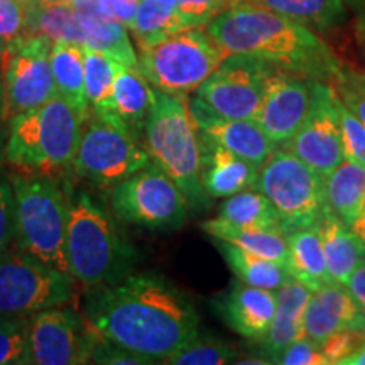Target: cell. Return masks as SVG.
<instances>
[{
    "label": "cell",
    "mask_w": 365,
    "mask_h": 365,
    "mask_svg": "<svg viewBox=\"0 0 365 365\" xmlns=\"http://www.w3.org/2000/svg\"><path fill=\"white\" fill-rule=\"evenodd\" d=\"M341 365H365V345L362 349H359L357 352L350 355V357L346 359Z\"/></svg>",
    "instance_id": "cell-49"
},
{
    "label": "cell",
    "mask_w": 365,
    "mask_h": 365,
    "mask_svg": "<svg viewBox=\"0 0 365 365\" xmlns=\"http://www.w3.org/2000/svg\"><path fill=\"white\" fill-rule=\"evenodd\" d=\"M355 38H357L359 48L362 49L365 56V12L360 14L357 17V22H355Z\"/></svg>",
    "instance_id": "cell-47"
},
{
    "label": "cell",
    "mask_w": 365,
    "mask_h": 365,
    "mask_svg": "<svg viewBox=\"0 0 365 365\" xmlns=\"http://www.w3.org/2000/svg\"><path fill=\"white\" fill-rule=\"evenodd\" d=\"M365 345V330H340L318 344L328 364H344L350 355Z\"/></svg>",
    "instance_id": "cell-40"
},
{
    "label": "cell",
    "mask_w": 365,
    "mask_h": 365,
    "mask_svg": "<svg viewBox=\"0 0 365 365\" xmlns=\"http://www.w3.org/2000/svg\"><path fill=\"white\" fill-rule=\"evenodd\" d=\"M83 309L100 335L153 364L200 331L193 301L159 272H132L117 284L86 287Z\"/></svg>",
    "instance_id": "cell-1"
},
{
    "label": "cell",
    "mask_w": 365,
    "mask_h": 365,
    "mask_svg": "<svg viewBox=\"0 0 365 365\" xmlns=\"http://www.w3.org/2000/svg\"><path fill=\"white\" fill-rule=\"evenodd\" d=\"M21 2H24V4H29V2H31V0H21Z\"/></svg>",
    "instance_id": "cell-55"
},
{
    "label": "cell",
    "mask_w": 365,
    "mask_h": 365,
    "mask_svg": "<svg viewBox=\"0 0 365 365\" xmlns=\"http://www.w3.org/2000/svg\"><path fill=\"white\" fill-rule=\"evenodd\" d=\"M207 33L228 54H252L312 80L331 83L341 66L312 27L250 2L218 14Z\"/></svg>",
    "instance_id": "cell-2"
},
{
    "label": "cell",
    "mask_w": 365,
    "mask_h": 365,
    "mask_svg": "<svg viewBox=\"0 0 365 365\" xmlns=\"http://www.w3.org/2000/svg\"><path fill=\"white\" fill-rule=\"evenodd\" d=\"M53 43L44 36H21L9 41L0 56L4 117L39 107L56 95L51 71Z\"/></svg>",
    "instance_id": "cell-12"
},
{
    "label": "cell",
    "mask_w": 365,
    "mask_h": 365,
    "mask_svg": "<svg viewBox=\"0 0 365 365\" xmlns=\"http://www.w3.org/2000/svg\"><path fill=\"white\" fill-rule=\"evenodd\" d=\"M223 2H225L228 7H232V6H235V4H239V2H242V0H223Z\"/></svg>",
    "instance_id": "cell-53"
},
{
    "label": "cell",
    "mask_w": 365,
    "mask_h": 365,
    "mask_svg": "<svg viewBox=\"0 0 365 365\" xmlns=\"http://www.w3.org/2000/svg\"><path fill=\"white\" fill-rule=\"evenodd\" d=\"M9 181L14 195L16 247L70 276L66 259V188L48 173H16Z\"/></svg>",
    "instance_id": "cell-5"
},
{
    "label": "cell",
    "mask_w": 365,
    "mask_h": 365,
    "mask_svg": "<svg viewBox=\"0 0 365 365\" xmlns=\"http://www.w3.org/2000/svg\"><path fill=\"white\" fill-rule=\"evenodd\" d=\"M6 46H7V41H4L2 38H0V56H2V53H4V49H6Z\"/></svg>",
    "instance_id": "cell-52"
},
{
    "label": "cell",
    "mask_w": 365,
    "mask_h": 365,
    "mask_svg": "<svg viewBox=\"0 0 365 365\" xmlns=\"http://www.w3.org/2000/svg\"><path fill=\"white\" fill-rule=\"evenodd\" d=\"M286 240L289 249V261L286 264V269L291 277L307 286L309 291L331 282L317 223L287 232Z\"/></svg>",
    "instance_id": "cell-27"
},
{
    "label": "cell",
    "mask_w": 365,
    "mask_h": 365,
    "mask_svg": "<svg viewBox=\"0 0 365 365\" xmlns=\"http://www.w3.org/2000/svg\"><path fill=\"white\" fill-rule=\"evenodd\" d=\"M323 254H325L328 276L331 282L346 286L352 272L365 262V249L357 235L339 217L325 207L317 222Z\"/></svg>",
    "instance_id": "cell-24"
},
{
    "label": "cell",
    "mask_w": 365,
    "mask_h": 365,
    "mask_svg": "<svg viewBox=\"0 0 365 365\" xmlns=\"http://www.w3.org/2000/svg\"><path fill=\"white\" fill-rule=\"evenodd\" d=\"M27 36V6L21 0H0V38L12 41Z\"/></svg>",
    "instance_id": "cell-42"
},
{
    "label": "cell",
    "mask_w": 365,
    "mask_h": 365,
    "mask_svg": "<svg viewBox=\"0 0 365 365\" xmlns=\"http://www.w3.org/2000/svg\"><path fill=\"white\" fill-rule=\"evenodd\" d=\"M202 228L215 240H223L237 247L247 250L264 259H271L286 266L289 261V249H287L286 234L281 230H267V228H244L228 225L212 218L202 223Z\"/></svg>",
    "instance_id": "cell-28"
},
{
    "label": "cell",
    "mask_w": 365,
    "mask_h": 365,
    "mask_svg": "<svg viewBox=\"0 0 365 365\" xmlns=\"http://www.w3.org/2000/svg\"><path fill=\"white\" fill-rule=\"evenodd\" d=\"M95 328L85 314L71 308H49L31 317V365H83L88 364L90 344Z\"/></svg>",
    "instance_id": "cell-15"
},
{
    "label": "cell",
    "mask_w": 365,
    "mask_h": 365,
    "mask_svg": "<svg viewBox=\"0 0 365 365\" xmlns=\"http://www.w3.org/2000/svg\"><path fill=\"white\" fill-rule=\"evenodd\" d=\"M336 97L355 113L365 127V70L340 66L331 81Z\"/></svg>",
    "instance_id": "cell-37"
},
{
    "label": "cell",
    "mask_w": 365,
    "mask_h": 365,
    "mask_svg": "<svg viewBox=\"0 0 365 365\" xmlns=\"http://www.w3.org/2000/svg\"><path fill=\"white\" fill-rule=\"evenodd\" d=\"M279 66L252 54H230L195 91L218 115L254 118Z\"/></svg>",
    "instance_id": "cell-13"
},
{
    "label": "cell",
    "mask_w": 365,
    "mask_h": 365,
    "mask_svg": "<svg viewBox=\"0 0 365 365\" xmlns=\"http://www.w3.org/2000/svg\"><path fill=\"white\" fill-rule=\"evenodd\" d=\"M31 318L0 319V365H31Z\"/></svg>",
    "instance_id": "cell-36"
},
{
    "label": "cell",
    "mask_w": 365,
    "mask_h": 365,
    "mask_svg": "<svg viewBox=\"0 0 365 365\" xmlns=\"http://www.w3.org/2000/svg\"><path fill=\"white\" fill-rule=\"evenodd\" d=\"M237 350L227 341L213 336L198 335L191 339L178 352L170 355L164 364L170 365H223L237 362Z\"/></svg>",
    "instance_id": "cell-35"
},
{
    "label": "cell",
    "mask_w": 365,
    "mask_h": 365,
    "mask_svg": "<svg viewBox=\"0 0 365 365\" xmlns=\"http://www.w3.org/2000/svg\"><path fill=\"white\" fill-rule=\"evenodd\" d=\"M284 148L325 178L345 159L339 97L327 81L313 80L308 112Z\"/></svg>",
    "instance_id": "cell-14"
},
{
    "label": "cell",
    "mask_w": 365,
    "mask_h": 365,
    "mask_svg": "<svg viewBox=\"0 0 365 365\" xmlns=\"http://www.w3.org/2000/svg\"><path fill=\"white\" fill-rule=\"evenodd\" d=\"M6 120L4 117V85H2V75H0V122Z\"/></svg>",
    "instance_id": "cell-51"
},
{
    "label": "cell",
    "mask_w": 365,
    "mask_h": 365,
    "mask_svg": "<svg viewBox=\"0 0 365 365\" xmlns=\"http://www.w3.org/2000/svg\"><path fill=\"white\" fill-rule=\"evenodd\" d=\"M345 287L352 294V298L359 304V308L365 313V262L355 269Z\"/></svg>",
    "instance_id": "cell-46"
},
{
    "label": "cell",
    "mask_w": 365,
    "mask_h": 365,
    "mask_svg": "<svg viewBox=\"0 0 365 365\" xmlns=\"http://www.w3.org/2000/svg\"><path fill=\"white\" fill-rule=\"evenodd\" d=\"M75 298L73 277L19 247L0 255V319L31 318Z\"/></svg>",
    "instance_id": "cell-8"
},
{
    "label": "cell",
    "mask_w": 365,
    "mask_h": 365,
    "mask_svg": "<svg viewBox=\"0 0 365 365\" xmlns=\"http://www.w3.org/2000/svg\"><path fill=\"white\" fill-rule=\"evenodd\" d=\"M85 54V91L86 100H88L90 112L98 108L105 100L110 95L113 81L118 70H120V63L112 59L107 54L95 51V49L83 46Z\"/></svg>",
    "instance_id": "cell-34"
},
{
    "label": "cell",
    "mask_w": 365,
    "mask_h": 365,
    "mask_svg": "<svg viewBox=\"0 0 365 365\" xmlns=\"http://www.w3.org/2000/svg\"><path fill=\"white\" fill-rule=\"evenodd\" d=\"M14 242V195L11 181L0 180V255Z\"/></svg>",
    "instance_id": "cell-44"
},
{
    "label": "cell",
    "mask_w": 365,
    "mask_h": 365,
    "mask_svg": "<svg viewBox=\"0 0 365 365\" xmlns=\"http://www.w3.org/2000/svg\"><path fill=\"white\" fill-rule=\"evenodd\" d=\"M150 163L145 145L120 122L90 112L71 170L98 188H113Z\"/></svg>",
    "instance_id": "cell-9"
},
{
    "label": "cell",
    "mask_w": 365,
    "mask_h": 365,
    "mask_svg": "<svg viewBox=\"0 0 365 365\" xmlns=\"http://www.w3.org/2000/svg\"><path fill=\"white\" fill-rule=\"evenodd\" d=\"M309 296L312 291L294 277H289L276 291V312L271 327L261 339L264 352L272 362H276L287 345L304 336V309Z\"/></svg>",
    "instance_id": "cell-23"
},
{
    "label": "cell",
    "mask_w": 365,
    "mask_h": 365,
    "mask_svg": "<svg viewBox=\"0 0 365 365\" xmlns=\"http://www.w3.org/2000/svg\"><path fill=\"white\" fill-rule=\"evenodd\" d=\"M202 150V185L210 198H228L255 188L259 170L245 159L198 134Z\"/></svg>",
    "instance_id": "cell-21"
},
{
    "label": "cell",
    "mask_w": 365,
    "mask_h": 365,
    "mask_svg": "<svg viewBox=\"0 0 365 365\" xmlns=\"http://www.w3.org/2000/svg\"><path fill=\"white\" fill-rule=\"evenodd\" d=\"M350 228H352L354 234L357 235V239L360 240V244H362L364 249H365V212L362 213V215H360L359 220L355 222Z\"/></svg>",
    "instance_id": "cell-48"
},
{
    "label": "cell",
    "mask_w": 365,
    "mask_h": 365,
    "mask_svg": "<svg viewBox=\"0 0 365 365\" xmlns=\"http://www.w3.org/2000/svg\"><path fill=\"white\" fill-rule=\"evenodd\" d=\"M68 193L66 259L73 281L85 287L117 284L134 272L137 252L105 212L85 190Z\"/></svg>",
    "instance_id": "cell-3"
},
{
    "label": "cell",
    "mask_w": 365,
    "mask_h": 365,
    "mask_svg": "<svg viewBox=\"0 0 365 365\" xmlns=\"http://www.w3.org/2000/svg\"><path fill=\"white\" fill-rule=\"evenodd\" d=\"M61 2H68V4H75V2H78V0H61Z\"/></svg>",
    "instance_id": "cell-54"
},
{
    "label": "cell",
    "mask_w": 365,
    "mask_h": 365,
    "mask_svg": "<svg viewBox=\"0 0 365 365\" xmlns=\"http://www.w3.org/2000/svg\"><path fill=\"white\" fill-rule=\"evenodd\" d=\"M110 207L120 222L150 230L182 227L190 210L180 186L153 161L113 186Z\"/></svg>",
    "instance_id": "cell-11"
},
{
    "label": "cell",
    "mask_w": 365,
    "mask_h": 365,
    "mask_svg": "<svg viewBox=\"0 0 365 365\" xmlns=\"http://www.w3.org/2000/svg\"><path fill=\"white\" fill-rule=\"evenodd\" d=\"M340 330H365V313L345 286L328 282L312 291L304 309V336L318 345Z\"/></svg>",
    "instance_id": "cell-18"
},
{
    "label": "cell",
    "mask_w": 365,
    "mask_h": 365,
    "mask_svg": "<svg viewBox=\"0 0 365 365\" xmlns=\"http://www.w3.org/2000/svg\"><path fill=\"white\" fill-rule=\"evenodd\" d=\"M100 7L105 12L115 17L118 22H122L127 29L132 31L135 24L137 9H139V0H98Z\"/></svg>",
    "instance_id": "cell-45"
},
{
    "label": "cell",
    "mask_w": 365,
    "mask_h": 365,
    "mask_svg": "<svg viewBox=\"0 0 365 365\" xmlns=\"http://www.w3.org/2000/svg\"><path fill=\"white\" fill-rule=\"evenodd\" d=\"M185 29L188 27L178 12L176 0H139L135 24L132 29L139 49L156 44Z\"/></svg>",
    "instance_id": "cell-31"
},
{
    "label": "cell",
    "mask_w": 365,
    "mask_h": 365,
    "mask_svg": "<svg viewBox=\"0 0 365 365\" xmlns=\"http://www.w3.org/2000/svg\"><path fill=\"white\" fill-rule=\"evenodd\" d=\"M217 218L234 227L267 228V230L284 232L271 202L261 191L254 188L228 196Z\"/></svg>",
    "instance_id": "cell-32"
},
{
    "label": "cell",
    "mask_w": 365,
    "mask_h": 365,
    "mask_svg": "<svg viewBox=\"0 0 365 365\" xmlns=\"http://www.w3.org/2000/svg\"><path fill=\"white\" fill-rule=\"evenodd\" d=\"M276 364L282 365H328L327 359L319 352L318 345L308 339L301 336L294 340L282 350L279 357L276 359Z\"/></svg>",
    "instance_id": "cell-43"
},
{
    "label": "cell",
    "mask_w": 365,
    "mask_h": 365,
    "mask_svg": "<svg viewBox=\"0 0 365 365\" xmlns=\"http://www.w3.org/2000/svg\"><path fill=\"white\" fill-rule=\"evenodd\" d=\"M27 6V36H44L51 43L83 44L75 6L61 0H31Z\"/></svg>",
    "instance_id": "cell-29"
},
{
    "label": "cell",
    "mask_w": 365,
    "mask_h": 365,
    "mask_svg": "<svg viewBox=\"0 0 365 365\" xmlns=\"http://www.w3.org/2000/svg\"><path fill=\"white\" fill-rule=\"evenodd\" d=\"M51 71L56 95L71 105V108L86 120L90 105L85 91V54L83 44L53 43Z\"/></svg>",
    "instance_id": "cell-26"
},
{
    "label": "cell",
    "mask_w": 365,
    "mask_h": 365,
    "mask_svg": "<svg viewBox=\"0 0 365 365\" xmlns=\"http://www.w3.org/2000/svg\"><path fill=\"white\" fill-rule=\"evenodd\" d=\"M325 207L345 225L352 227L365 212V170L352 159H344L323 178Z\"/></svg>",
    "instance_id": "cell-25"
},
{
    "label": "cell",
    "mask_w": 365,
    "mask_h": 365,
    "mask_svg": "<svg viewBox=\"0 0 365 365\" xmlns=\"http://www.w3.org/2000/svg\"><path fill=\"white\" fill-rule=\"evenodd\" d=\"M276 291L249 286L237 279L215 308L228 328L250 340H261L276 312Z\"/></svg>",
    "instance_id": "cell-19"
},
{
    "label": "cell",
    "mask_w": 365,
    "mask_h": 365,
    "mask_svg": "<svg viewBox=\"0 0 365 365\" xmlns=\"http://www.w3.org/2000/svg\"><path fill=\"white\" fill-rule=\"evenodd\" d=\"M312 78L277 68L269 78L255 120L276 145H286L308 112Z\"/></svg>",
    "instance_id": "cell-16"
},
{
    "label": "cell",
    "mask_w": 365,
    "mask_h": 365,
    "mask_svg": "<svg viewBox=\"0 0 365 365\" xmlns=\"http://www.w3.org/2000/svg\"><path fill=\"white\" fill-rule=\"evenodd\" d=\"M154 103V88L135 68L120 66L108 98L91 110L120 122L137 140L144 143V130Z\"/></svg>",
    "instance_id": "cell-20"
},
{
    "label": "cell",
    "mask_w": 365,
    "mask_h": 365,
    "mask_svg": "<svg viewBox=\"0 0 365 365\" xmlns=\"http://www.w3.org/2000/svg\"><path fill=\"white\" fill-rule=\"evenodd\" d=\"M217 247L237 279L245 284L277 291L291 277L286 266L271 259H264L223 240H217Z\"/></svg>",
    "instance_id": "cell-30"
},
{
    "label": "cell",
    "mask_w": 365,
    "mask_h": 365,
    "mask_svg": "<svg viewBox=\"0 0 365 365\" xmlns=\"http://www.w3.org/2000/svg\"><path fill=\"white\" fill-rule=\"evenodd\" d=\"M186 98L154 88V103L144 130L150 161L180 186L191 212H205L210 198L202 185V150Z\"/></svg>",
    "instance_id": "cell-4"
},
{
    "label": "cell",
    "mask_w": 365,
    "mask_h": 365,
    "mask_svg": "<svg viewBox=\"0 0 365 365\" xmlns=\"http://www.w3.org/2000/svg\"><path fill=\"white\" fill-rule=\"evenodd\" d=\"M176 6L188 29L208 26L218 14L228 9L223 0H176Z\"/></svg>",
    "instance_id": "cell-41"
},
{
    "label": "cell",
    "mask_w": 365,
    "mask_h": 365,
    "mask_svg": "<svg viewBox=\"0 0 365 365\" xmlns=\"http://www.w3.org/2000/svg\"><path fill=\"white\" fill-rule=\"evenodd\" d=\"M6 140H7V127L4 125V122H0V164L6 158H4V149H6Z\"/></svg>",
    "instance_id": "cell-50"
},
{
    "label": "cell",
    "mask_w": 365,
    "mask_h": 365,
    "mask_svg": "<svg viewBox=\"0 0 365 365\" xmlns=\"http://www.w3.org/2000/svg\"><path fill=\"white\" fill-rule=\"evenodd\" d=\"M279 217L282 230L314 225L325 210L323 176L287 148H277L259 170L255 188Z\"/></svg>",
    "instance_id": "cell-10"
},
{
    "label": "cell",
    "mask_w": 365,
    "mask_h": 365,
    "mask_svg": "<svg viewBox=\"0 0 365 365\" xmlns=\"http://www.w3.org/2000/svg\"><path fill=\"white\" fill-rule=\"evenodd\" d=\"M83 118L58 95L9 118L4 158L24 171L49 173L71 168Z\"/></svg>",
    "instance_id": "cell-6"
},
{
    "label": "cell",
    "mask_w": 365,
    "mask_h": 365,
    "mask_svg": "<svg viewBox=\"0 0 365 365\" xmlns=\"http://www.w3.org/2000/svg\"><path fill=\"white\" fill-rule=\"evenodd\" d=\"M228 56L202 27H193L140 48L137 71L153 88L188 98Z\"/></svg>",
    "instance_id": "cell-7"
},
{
    "label": "cell",
    "mask_w": 365,
    "mask_h": 365,
    "mask_svg": "<svg viewBox=\"0 0 365 365\" xmlns=\"http://www.w3.org/2000/svg\"><path fill=\"white\" fill-rule=\"evenodd\" d=\"M188 108L198 134L223 145L235 156L254 164L257 170H261L274 150L279 148L269 139L255 118L222 117L196 95L190 100Z\"/></svg>",
    "instance_id": "cell-17"
},
{
    "label": "cell",
    "mask_w": 365,
    "mask_h": 365,
    "mask_svg": "<svg viewBox=\"0 0 365 365\" xmlns=\"http://www.w3.org/2000/svg\"><path fill=\"white\" fill-rule=\"evenodd\" d=\"M314 29H330L345 19L344 0H242Z\"/></svg>",
    "instance_id": "cell-33"
},
{
    "label": "cell",
    "mask_w": 365,
    "mask_h": 365,
    "mask_svg": "<svg viewBox=\"0 0 365 365\" xmlns=\"http://www.w3.org/2000/svg\"><path fill=\"white\" fill-rule=\"evenodd\" d=\"M88 364H100V365H145L153 364L150 360L140 357L124 346L113 344L112 340L105 339L103 335L95 330L93 340L90 344V355Z\"/></svg>",
    "instance_id": "cell-38"
},
{
    "label": "cell",
    "mask_w": 365,
    "mask_h": 365,
    "mask_svg": "<svg viewBox=\"0 0 365 365\" xmlns=\"http://www.w3.org/2000/svg\"><path fill=\"white\" fill-rule=\"evenodd\" d=\"M339 112L344 134V153L365 170V127L346 105L339 98Z\"/></svg>",
    "instance_id": "cell-39"
},
{
    "label": "cell",
    "mask_w": 365,
    "mask_h": 365,
    "mask_svg": "<svg viewBox=\"0 0 365 365\" xmlns=\"http://www.w3.org/2000/svg\"><path fill=\"white\" fill-rule=\"evenodd\" d=\"M73 6L83 34V46L107 54L122 66L137 70V54L127 27L105 12L98 0H78Z\"/></svg>",
    "instance_id": "cell-22"
}]
</instances>
